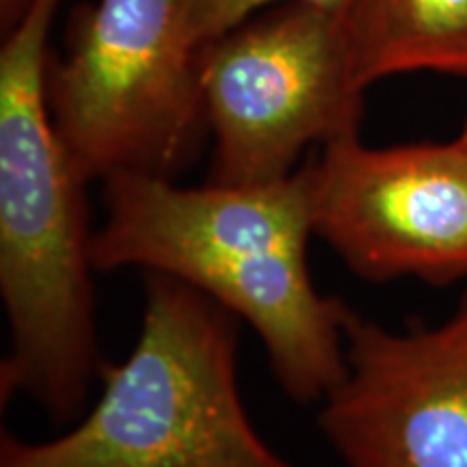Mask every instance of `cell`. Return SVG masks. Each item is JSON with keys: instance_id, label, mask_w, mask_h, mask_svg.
<instances>
[{"instance_id": "5", "label": "cell", "mask_w": 467, "mask_h": 467, "mask_svg": "<svg viewBox=\"0 0 467 467\" xmlns=\"http://www.w3.org/2000/svg\"><path fill=\"white\" fill-rule=\"evenodd\" d=\"M347 16L282 5L200 52V91L214 137L208 182L266 184L295 173L309 145L359 134Z\"/></svg>"}, {"instance_id": "9", "label": "cell", "mask_w": 467, "mask_h": 467, "mask_svg": "<svg viewBox=\"0 0 467 467\" xmlns=\"http://www.w3.org/2000/svg\"><path fill=\"white\" fill-rule=\"evenodd\" d=\"M273 5H309L347 16L353 0H192V28L203 48L208 42L244 25L251 16Z\"/></svg>"}, {"instance_id": "1", "label": "cell", "mask_w": 467, "mask_h": 467, "mask_svg": "<svg viewBox=\"0 0 467 467\" xmlns=\"http://www.w3.org/2000/svg\"><path fill=\"white\" fill-rule=\"evenodd\" d=\"M96 271L143 268L192 285L258 334L282 389L320 402L347 370L348 306L320 295L307 266L314 236L303 167L266 184L178 186L173 178L104 180Z\"/></svg>"}, {"instance_id": "6", "label": "cell", "mask_w": 467, "mask_h": 467, "mask_svg": "<svg viewBox=\"0 0 467 467\" xmlns=\"http://www.w3.org/2000/svg\"><path fill=\"white\" fill-rule=\"evenodd\" d=\"M314 234L372 284L467 277V151L459 141L366 148L336 139L306 165Z\"/></svg>"}, {"instance_id": "3", "label": "cell", "mask_w": 467, "mask_h": 467, "mask_svg": "<svg viewBox=\"0 0 467 467\" xmlns=\"http://www.w3.org/2000/svg\"><path fill=\"white\" fill-rule=\"evenodd\" d=\"M100 379L96 405L63 435L3 433L0 467H296L244 411L238 318L180 279L145 275L137 344Z\"/></svg>"}, {"instance_id": "7", "label": "cell", "mask_w": 467, "mask_h": 467, "mask_svg": "<svg viewBox=\"0 0 467 467\" xmlns=\"http://www.w3.org/2000/svg\"><path fill=\"white\" fill-rule=\"evenodd\" d=\"M344 355L318 413L344 467H467V292L441 325L416 331L348 307Z\"/></svg>"}, {"instance_id": "11", "label": "cell", "mask_w": 467, "mask_h": 467, "mask_svg": "<svg viewBox=\"0 0 467 467\" xmlns=\"http://www.w3.org/2000/svg\"><path fill=\"white\" fill-rule=\"evenodd\" d=\"M457 141L461 143V148H463V150L467 151V121H465V128H463V132L459 134V139H457Z\"/></svg>"}, {"instance_id": "2", "label": "cell", "mask_w": 467, "mask_h": 467, "mask_svg": "<svg viewBox=\"0 0 467 467\" xmlns=\"http://www.w3.org/2000/svg\"><path fill=\"white\" fill-rule=\"evenodd\" d=\"M61 0H28L0 48L3 400L26 394L67 422L102 375L85 184L48 98V33Z\"/></svg>"}, {"instance_id": "4", "label": "cell", "mask_w": 467, "mask_h": 467, "mask_svg": "<svg viewBox=\"0 0 467 467\" xmlns=\"http://www.w3.org/2000/svg\"><path fill=\"white\" fill-rule=\"evenodd\" d=\"M192 0H98L48 67L55 124L89 180L171 178L206 124Z\"/></svg>"}, {"instance_id": "8", "label": "cell", "mask_w": 467, "mask_h": 467, "mask_svg": "<svg viewBox=\"0 0 467 467\" xmlns=\"http://www.w3.org/2000/svg\"><path fill=\"white\" fill-rule=\"evenodd\" d=\"M344 20L361 91L409 72L467 78V0H353Z\"/></svg>"}, {"instance_id": "10", "label": "cell", "mask_w": 467, "mask_h": 467, "mask_svg": "<svg viewBox=\"0 0 467 467\" xmlns=\"http://www.w3.org/2000/svg\"><path fill=\"white\" fill-rule=\"evenodd\" d=\"M28 0H0V11H3V22L9 26H14L17 17L22 16V11L26 9Z\"/></svg>"}]
</instances>
